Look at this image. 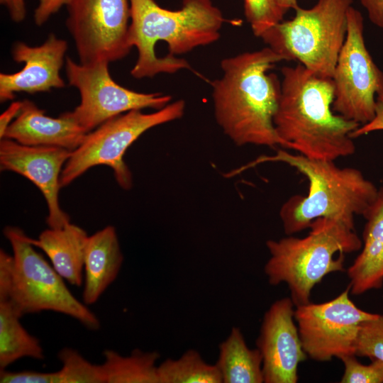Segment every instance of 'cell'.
<instances>
[{"instance_id":"cb8c5ba5","label":"cell","mask_w":383,"mask_h":383,"mask_svg":"<svg viewBox=\"0 0 383 383\" xmlns=\"http://www.w3.org/2000/svg\"><path fill=\"white\" fill-rule=\"evenodd\" d=\"M62 368L57 371L60 383H106L101 365H94L78 351L64 348L58 353Z\"/></svg>"},{"instance_id":"4fadbf2b","label":"cell","mask_w":383,"mask_h":383,"mask_svg":"<svg viewBox=\"0 0 383 383\" xmlns=\"http://www.w3.org/2000/svg\"><path fill=\"white\" fill-rule=\"evenodd\" d=\"M291 297L274 301L265 311L256 346L262 359L265 383H296L298 367L308 357L294 319Z\"/></svg>"},{"instance_id":"4316f807","label":"cell","mask_w":383,"mask_h":383,"mask_svg":"<svg viewBox=\"0 0 383 383\" xmlns=\"http://www.w3.org/2000/svg\"><path fill=\"white\" fill-rule=\"evenodd\" d=\"M344 365L341 383H383V362L372 360L363 365L355 355H344L340 358Z\"/></svg>"},{"instance_id":"e0dca14e","label":"cell","mask_w":383,"mask_h":383,"mask_svg":"<svg viewBox=\"0 0 383 383\" xmlns=\"http://www.w3.org/2000/svg\"><path fill=\"white\" fill-rule=\"evenodd\" d=\"M363 217L362 250L347 270L350 292L355 296L383 286V187Z\"/></svg>"},{"instance_id":"4dcf8cb0","label":"cell","mask_w":383,"mask_h":383,"mask_svg":"<svg viewBox=\"0 0 383 383\" xmlns=\"http://www.w3.org/2000/svg\"><path fill=\"white\" fill-rule=\"evenodd\" d=\"M377 131H383V93L376 97L375 114L372 120L360 126L351 136L354 139Z\"/></svg>"},{"instance_id":"44dd1931","label":"cell","mask_w":383,"mask_h":383,"mask_svg":"<svg viewBox=\"0 0 383 383\" xmlns=\"http://www.w3.org/2000/svg\"><path fill=\"white\" fill-rule=\"evenodd\" d=\"M21 317L10 301H0V369L23 357H45L39 340L23 328Z\"/></svg>"},{"instance_id":"3957f363","label":"cell","mask_w":383,"mask_h":383,"mask_svg":"<svg viewBox=\"0 0 383 383\" xmlns=\"http://www.w3.org/2000/svg\"><path fill=\"white\" fill-rule=\"evenodd\" d=\"M128 42L138 52L131 70L135 79L191 70L175 55L210 45L221 37L225 21L211 0H182L178 10L160 6L154 0H130Z\"/></svg>"},{"instance_id":"30bf717a","label":"cell","mask_w":383,"mask_h":383,"mask_svg":"<svg viewBox=\"0 0 383 383\" xmlns=\"http://www.w3.org/2000/svg\"><path fill=\"white\" fill-rule=\"evenodd\" d=\"M109 62L81 64L67 57L65 66L68 83L79 92L80 103L68 111L87 133L117 116L131 110H159L172 96L161 92H138L119 85L111 77Z\"/></svg>"},{"instance_id":"1f68e13d","label":"cell","mask_w":383,"mask_h":383,"mask_svg":"<svg viewBox=\"0 0 383 383\" xmlns=\"http://www.w3.org/2000/svg\"><path fill=\"white\" fill-rule=\"evenodd\" d=\"M365 9L370 21L383 28V0H360Z\"/></svg>"},{"instance_id":"f546056e","label":"cell","mask_w":383,"mask_h":383,"mask_svg":"<svg viewBox=\"0 0 383 383\" xmlns=\"http://www.w3.org/2000/svg\"><path fill=\"white\" fill-rule=\"evenodd\" d=\"M38 4L34 11V21L36 26L45 24L52 16L58 12L70 0H38Z\"/></svg>"},{"instance_id":"ac0fdd59","label":"cell","mask_w":383,"mask_h":383,"mask_svg":"<svg viewBox=\"0 0 383 383\" xmlns=\"http://www.w3.org/2000/svg\"><path fill=\"white\" fill-rule=\"evenodd\" d=\"M123 262L118 235L108 226L88 237L84 258L82 301L96 303L116 279Z\"/></svg>"},{"instance_id":"7c38bea8","label":"cell","mask_w":383,"mask_h":383,"mask_svg":"<svg viewBox=\"0 0 383 383\" xmlns=\"http://www.w3.org/2000/svg\"><path fill=\"white\" fill-rule=\"evenodd\" d=\"M348 287L335 298L321 304L296 306L297 323L303 348L310 358L320 362L355 355L360 325L378 313L358 308L349 297Z\"/></svg>"},{"instance_id":"d4e9b609","label":"cell","mask_w":383,"mask_h":383,"mask_svg":"<svg viewBox=\"0 0 383 383\" xmlns=\"http://www.w3.org/2000/svg\"><path fill=\"white\" fill-rule=\"evenodd\" d=\"M244 11L253 34L257 38L282 21L286 13L277 0H244Z\"/></svg>"},{"instance_id":"5bb4252c","label":"cell","mask_w":383,"mask_h":383,"mask_svg":"<svg viewBox=\"0 0 383 383\" xmlns=\"http://www.w3.org/2000/svg\"><path fill=\"white\" fill-rule=\"evenodd\" d=\"M72 151L55 146H30L2 138L0 140L1 170L12 171L32 182L45 199L49 228L70 223L59 202L60 175Z\"/></svg>"},{"instance_id":"9a60e30c","label":"cell","mask_w":383,"mask_h":383,"mask_svg":"<svg viewBox=\"0 0 383 383\" xmlns=\"http://www.w3.org/2000/svg\"><path fill=\"white\" fill-rule=\"evenodd\" d=\"M67 48V42L54 33L38 46L15 43L11 49L13 60L23 63V67L14 73L0 74L1 102L13 100L18 92L33 94L65 87L60 71Z\"/></svg>"},{"instance_id":"d6a6232c","label":"cell","mask_w":383,"mask_h":383,"mask_svg":"<svg viewBox=\"0 0 383 383\" xmlns=\"http://www.w3.org/2000/svg\"><path fill=\"white\" fill-rule=\"evenodd\" d=\"M0 3L6 9L13 22L21 23L26 18L27 11L25 0H0Z\"/></svg>"},{"instance_id":"8992f818","label":"cell","mask_w":383,"mask_h":383,"mask_svg":"<svg viewBox=\"0 0 383 383\" xmlns=\"http://www.w3.org/2000/svg\"><path fill=\"white\" fill-rule=\"evenodd\" d=\"M353 0H318L309 9L265 32L261 39L287 61H297L315 74L332 78L345 40L348 11Z\"/></svg>"},{"instance_id":"2e32d148","label":"cell","mask_w":383,"mask_h":383,"mask_svg":"<svg viewBox=\"0 0 383 383\" xmlns=\"http://www.w3.org/2000/svg\"><path fill=\"white\" fill-rule=\"evenodd\" d=\"M22 101L19 113L8 127L3 138L30 146H55L70 151L77 148L87 132L70 116L68 111L57 118L45 114L29 99Z\"/></svg>"},{"instance_id":"836d02e7","label":"cell","mask_w":383,"mask_h":383,"mask_svg":"<svg viewBox=\"0 0 383 383\" xmlns=\"http://www.w3.org/2000/svg\"><path fill=\"white\" fill-rule=\"evenodd\" d=\"M21 101H13L0 116V138L2 139L10 124L20 112Z\"/></svg>"},{"instance_id":"277c9868","label":"cell","mask_w":383,"mask_h":383,"mask_svg":"<svg viewBox=\"0 0 383 383\" xmlns=\"http://www.w3.org/2000/svg\"><path fill=\"white\" fill-rule=\"evenodd\" d=\"M281 162L294 167L309 181L305 196L294 195L283 204L279 217L288 235L309 228L319 218L340 221L354 228L356 215L362 216L377 198L378 189L353 167H340L333 160L311 159L279 150L251 165Z\"/></svg>"},{"instance_id":"484cf974","label":"cell","mask_w":383,"mask_h":383,"mask_svg":"<svg viewBox=\"0 0 383 383\" xmlns=\"http://www.w3.org/2000/svg\"><path fill=\"white\" fill-rule=\"evenodd\" d=\"M355 355L383 362V315L361 323L355 345Z\"/></svg>"},{"instance_id":"f1b7e54d","label":"cell","mask_w":383,"mask_h":383,"mask_svg":"<svg viewBox=\"0 0 383 383\" xmlns=\"http://www.w3.org/2000/svg\"><path fill=\"white\" fill-rule=\"evenodd\" d=\"M13 270V257L0 250V301L6 300L11 289Z\"/></svg>"},{"instance_id":"7a4b0ae2","label":"cell","mask_w":383,"mask_h":383,"mask_svg":"<svg viewBox=\"0 0 383 383\" xmlns=\"http://www.w3.org/2000/svg\"><path fill=\"white\" fill-rule=\"evenodd\" d=\"M281 93L274 126L284 148L311 159L333 160L355 152L351 135L360 125L332 109V78L301 64L281 69Z\"/></svg>"},{"instance_id":"52a82bcc","label":"cell","mask_w":383,"mask_h":383,"mask_svg":"<svg viewBox=\"0 0 383 383\" xmlns=\"http://www.w3.org/2000/svg\"><path fill=\"white\" fill-rule=\"evenodd\" d=\"M3 233L11 245L13 257V277L7 300L18 313L23 316L52 311L76 319L87 329H99L97 316L74 296L64 279L28 242L23 231L8 226Z\"/></svg>"},{"instance_id":"6da1fadb","label":"cell","mask_w":383,"mask_h":383,"mask_svg":"<svg viewBox=\"0 0 383 383\" xmlns=\"http://www.w3.org/2000/svg\"><path fill=\"white\" fill-rule=\"evenodd\" d=\"M282 60L269 47L221 60V77L211 83L214 116L237 146L282 147L274 126L281 82L269 73Z\"/></svg>"},{"instance_id":"603a6c76","label":"cell","mask_w":383,"mask_h":383,"mask_svg":"<svg viewBox=\"0 0 383 383\" xmlns=\"http://www.w3.org/2000/svg\"><path fill=\"white\" fill-rule=\"evenodd\" d=\"M158 383H222L216 365L207 363L194 349L157 365Z\"/></svg>"},{"instance_id":"d6986e66","label":"cell","mask_w":383,"mask_h":383,"mask_svg":"<svg viewBox=\"0 0 383 383\" xmlns=\"http://www.w3.org/2000/svg\"><path fill=\"white\" fill-rule=\"evenodd\" d=\"M89 235L78 226L69 223L58 228H49L28 242L41 249L56 272L72 285L80 287L84 281V258Z\"/></svg>"},{"instance_id":"7402d4cb","label":"cell","mask_w":383,"mask_h":383,"mask_svg":"<svg viewBox=\"0 0 383 383\" xmlns=\"http://www.w3.org/2000/svg\"><path fill=\"white\" fill-rule=\"evenodd\" d=\"M106 383H158L157 351L135 349L129 355L112 350L103 352Z\"/></svg>"},{"instance_id":"e575fe53","label":"cell","mask_w":383,"mask_h":383,"mask_svg":"<svg viewBox=\"0 0 383 383\" xmlns=\"http://www.w3.org/2000/svg\"><path fill=\"white\" fill-rule=\"evenodd\" d=\"M279 6L287 13L289 9L296 10L298 7L297 0H277Z\"/></svg>"},{"instance_id":"83f0119b","label":"cell","mask_w":383,"mask_h":383,"mask_svg":"<svg viewBox=\"0 0 383 383\" xmlns=\"http://www.w3.org/2000/svg\"><path fill=\"white\" fill-rule=\"evenodd\" d=\"M1 383H60L57 371L40 372L35 371L10 372L0 369Z\"/></svg>"},{"instance_id":"ffe728a7","label":"cell","mask_w":383,"mask_h":383,"mask_svg":"<svg viewBox=\"0 0 383 383\" xmlns=\"http://www.w3.org/2000/svg\"><path fill=\"white\" fill-rule=\"evenodd\" d=\"M216 365L222 383H263L262 359L259 350L250 349L241 330L233 327L218 345Z\"/></svg>"},{"instance_id":"ba28073f","label":"cell","mask_w":383,"mask_h":383,"mask_svg":"<svg viewBox=\"0 0 383 383\" xmlns=\"http://www.w3.org/2000/svg\"><path fill=\"white\" fill-rule=\"evenodd\" d=\"M184 110L185 101L179 99L152 113L131 110L104 122L88 133L80 145L72 152L60 175L61 188L91 167L104 165L113 170L121 188L130 189L132 174L123 160L127 149L148 130L182 118Z\"/></svg>"},{"instance_id":"5b68a950","label":"cell","mask_w":383,"mask_h":383,"mask_svg":"<svg viewBox=\"0 0 383 383\" xmlns=\"http://www.w3.org/2000/svg\"><path fill=\"white\" fill-rule=\"evenodd\" d=\"M304 238L268 240L264 272L271 285L285 283L295 306L309 303L313 287L328 274L345 271L344 253L362 248V241L344 223L319 218Z\"/></svg>"},{"instance_id":"8fae6325","label":"cell","mask_w":383,"mask_h":383,"mask_svg":"<svg viewBox=\"0 0 383 383\" xmlns=\"http://www.w3.org/2000/svg\"><path fill=\"white\" fill-rule=\"evenodd\" d=\"M66 6L79 63H110L129 54L130 0H70Z\"/></svg>"},{"instance_id":"9c48e42d","label":"cell","mask_w":383,"mask_h":383,"mask_svg":"<svg viewBox=\"0 0 383 383\" xmlns=\"http://www.w3.org/2000/svg\"><path fill=\"white\" fill-rule=\"evenodd\" d=\"M333 111L360 126L374 116L376 97L383 93V72L374 62L364 38V19L360 11H348L345 40L332 77Z\"/></svg>"}]
</instances>
